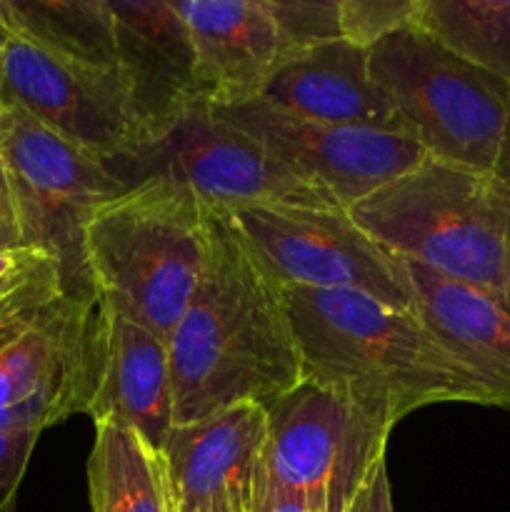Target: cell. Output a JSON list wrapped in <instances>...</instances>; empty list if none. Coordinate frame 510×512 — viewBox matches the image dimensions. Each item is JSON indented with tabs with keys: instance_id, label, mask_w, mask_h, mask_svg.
Instances as JSON below:
<instances>
[{
	"instance_id": "cell-26",
	"label": "cell",
	"mask_w": 510,
	"mask_h": 512,
	"mask_svg": "<svg viewBox=\"0 0 510 512\" xmlns=\"http://www.w3.org/2000/svg\"><path fill=\"white\" fill-rule=\"evenodd\" d=\"M250 512H318L313 510L310 500L300 490L288 488L280 483L278 478L268 473L260 458L258 475H255V490H253V508Z\"/></svg>"
},
{
	"instance_id": "cell-18",
	"label": "cell",
	"mask_w": 510,
	"mask_h": 512,
	"mask_svg": "<svg viewBox=\"0 0 510 512\" xmlns=\"http://www.w3.org/2000/svg\"><path fill=\"white\" fill-rule=\"evenodd\" d=\"M405 270L415 315L478 380L490 408L510 410V310L423 265L405 263Z\"/></svg>"
},
{
	"instance_id": "cell-13",
	"label": "cell",
	"mask_w": 510,
	"mask_h": 512,
	"mask_svg": "<svg viewBox=\"0 0 510 512\" xmlns=\"http://www.w3.org/2000/svg\"><path fill=\"white\" fill-rule=\"evenodd\" d=\"M115 20L118 78L143 133L158 143L203 98L188 28L170 0H108Z\"/></svg>"
},
{
	"instance_id": "cell-30",
	"label": "cell",
	"mask_w": 510,
	"mask_h": 512,
	"mask_svg": "<svg viewBox=\"0 0 510 512\" xmlns=\"http://www.w3.org/2000/svg\"><path fill=\"white\" fill-rule=\"evenodd\" d=\"M0 110H3V40H0Z\"/></svg>"
},
{
	"instance_id": "cell-19",
	"label": "cell",
	"mask_w": 510,
	"mask_h": 512,
	"mask_svg": "<svg viewBox=\"0 0 510 512\" xmlns=\"http://www.w3.org/2000/svg\"><path fill=\"white\" fill-rule=\"evenodd\" d=\"M88 493L93 512H175L163 453L120 425H95Z\"/></svg>"
},
{
	"instance_id": "cell-4",
	"label": "cell",
	"mask_w": 510,
	"mask_h": 512,
	"mask_svg": "<svg viewBox=\"0 0 510 512\" xmlns=\"http://www.w3.org/2000/svg\"><path fill=\"white\" fill-rule=\"evenodd\" d=\"M348 215L385 253L510 310V190L495 173L425 158Z\"/></svg>"
},
{
	"instance_id": "cell-1",
	"label": "cell",
	"mask_w": 510,
	"mask_h": 512,
	"mask_svg": "<svg viewBox=\"0 0 510 512\" xmlns=\"http://www.w3.org/2000/svg\"><path fill=\"white\" fill-rule=\"evenodd\" d=\"M168 348L175 425L265 408L303 380L283 293L213 213L208 265Z\"/></svg>"
},
{
	"instance_id": "cell-17",
	"label": "cell",
	"mask_w": 510,
	"mask_h": 512,
	"mask_svg": "<svg viewBox=\"0 0 510 512\" xmlns=\"http://www.w3.org/2000/svg\"><path fill=\"white\" fill-rule=\"evenodd\" d=\"M260 98L303 120L365 128H400L370 78L368 50L345 38L285 55Z\"/></svg>"
},
{
	"instance_id": "cell-6",
	"label": "cell",
	"mask_w": 510,
	"mask_h": 512,
	"mask_svg": "<svg viewBox=\"0 0 510 512\" xmlns=\"http://www.w3.org/2000/svg\"><path fill=\"white\" fill-rule=\"evenodd\" d=\"M98 350L95 295L43 290L0 310V425L43 433L88 413Z\"/></svg>"
},
{
	"instance_id": "cell-14",
	"label": "cell",
	"mask_w": 510,
	"mask_h": 512,
	"mask_svg": "<svg viewBox=\"0 0 510 512\" xmlns=\"http://www.w3.org/2000/svg\"><path fill=\"white\" fill-rule=\"evenodd\" d=\"M265 448V410L235 405L173 425L163 445L175 512H250Z\"/></svg>"
},
{
	"instance_id": "cell-11",
	"label": "cell",
	"mask_w": 510,
	"mask_h": 512,
	"mask_svg": "<svg viewBox=\"0 0 510 512\" xmlns=\"http://www.w3.org/2000/svg\"><path fill=\"white\" fill-rule=\"evenodd\" d=\"M210 108L220 120L250 135L295 178L325 190L343 210L428 158L403 128L315 123L263 98Z\"/></svg>"
},
{
	"instance_id": "cell-2",
	"label": "cell",
	"mask_w": 510,
	"mask_h": 512,
	"mask_svg": "<svg viewBox=\"0 0 510 512\" xmlns=\"http://www.w3.org/2000/svg\"><path fill=\"white\" fill-rule=\"evenodd\" d=\"M298 343L303 378L343 395L393 430L413 410L438 403L490 408L478 380L438 343L413 310L355 290H280Z\"/></svg>"
},
{
	"instance_id": "cell-22",
	"label": "cell",
	"mask_w": 510,
	"mask_h": 512,
	"mask_svg": "<svg viewBox=\"0 0 510 512\" xmlns=\"http://www.w3.org/2000/svg\"><path fill=\"white\" fill-rule=\"evenodd\" d=\"M285 55L343 38L340 0H268Z\"/></svg>"
},
{
	"instance_id": "cell-7",
	"label": "cell",
	"mask_w": 510,
	"mask_h": 512,
	"mask_svg": "<svg viewBox=\"0 0 510 512\" xmlns=\"http://www.w3.org/2000/svg\"><path fill=\"white\" fill-rule=\"evenodd\" d=\"M210 213L280 290H355L415 313L405 263L363 233L348 210L248 205Z\"/></svg>"
},
{
	"instance_id": "cell-28",
	"label": "cell",
	"mask_w": 510,
	"mask_h": 512,
	"mask_svg": "<svg viewBox=\"0 0 510 512\" xmlns=\"http://www.w3.org/2000/svg\"><path fill=\"white\" fill-rule=\"evenodd\" d=\"M25 248L23 233H20L18 208H15V195L10 188L8 168L0 155V250Z\"/></svg>"
},
{
	"instance_id": "cell-27",
	"label": "cell",
	"mask_w": 510,
	"mask_h": 512,
	"mask_svg": "<svg viewBox=\"0 0 510 512\" xmlns=\"http://www.w3.org/2000/svg\"><path fill=\"white\" fill-rule=\"evenodd\" d=\"M345 512H393V495H390V480L388 470H385V460H380L365 483L360 485L358 493L348 503Z\"/></svg>"
},
{
	"instance_id": "cell-31",
	"label": "cell",
	"mask_w": 510,
	"mask_h": 512,
	"mask_svg": "<svg viewBox=\"0 0 510 512\" xmlns=\"http://www.w3.org/2000/svg\"><path fill=\"white\" fill-rule=\"evenodd\" d=\"M318 512H323V510H318Z\"/></svg>"
},
{
	"instance_id": "cell-23",
	"label": "cell",
	"mask_w": 510,
	"mask_h": 512,
	"mask_svg": "<svg viewBox=\"0 0 510 512\" xmlns=\"http://www.w3.org/2000/svg\"><path fill=\"white\" fill-rule=\"evenodd\" d=\"M420 0H340V30L348 43L370 50L385 35L415 25Z\"/></svg>"
},
{
	"instance_id": "cell-8",
	"label": "cell",
	"mask_w": 510,
	"mask_h": 512,
	"mask_svg": "<svg viewBox=\"0 0 510 512\" xmlns=\"http://www.w3.org/2000/svg\"><path fill=\"white\" fill-rule=\"evenodd\" d=\"M0 155L8 168L25 248L58 263L65 293L93 295L83 230L95 208L130 188L103 160L68 143L25 110H0Z\"/></svg>"
},
{
	"instance_id": "cell-3",
	"label": "cell",
	"mask_w": 510,
	"mask_h": 512,
	"mask_svg": "<svg viewBox=\"0 0 510 512\" xmlns=\"http://www.w3.org/2000/svg\"><path fill=\"white\" fill-rule=\"evenodd\" d=\"M210 253V210L168 173L130 185L90 215L83 260L90 290L108 308L170 345Z\"/></svg>"
},
{
	"instance_id": "cell-29",
	"label": "cell",
	"mask_w": 510,
	"mask_h": 512,
	"mask_svg": "<svg viewBox=\"0 0 510 512\" xmlns=\"http://www.w3.org/2000/svg\"><path fill=\"white\" fill-rule=\"evenodd\" d=\"M493 173H495V178H498L500 183L510 190V125H508V133H505L503 150H500V158H498V163H495Z\"/></svg>"
},
{
	"instance_id": "cell-25",
	"label": "cell",
	"mask_w": 510,
	"mask_h": 512,
	"mask_svg": "<svg viewBox=\"0 0 510 512\" xmlns=\"http://www.w3.org/2000/svg\"><path fill=\"white\" fill-rule=\"evenodd\" d=\"M40 433L0 425V512H13Z\"/></svg>"
},
{
	"instance_id": "cell-9",
	"label": "cell",
	"mask_w": 510,
	"mask_h": 512,
	"mask_svg": "<svg viewBox=\"0 0 510 512\" xmlns=\"http://www.w3.org/2000/svg\"><path fill=\"white\" fill-rule=\"evenodd\" d=\"M263 410V465L305 493L313 510L345 512L370 470L385 460L390 430L313 380L303 378Z\"/></svg>"
},
{
	"instance_id": "cell-24",
	"label": "cell",
	"mask_w": 510,
	"mask_h": 512,
	"mask_svg": "<svg viewBox=\"0 0 510 512\" xmlns=\"http://www.w3.org/2000/svg\"><path fill=\"white\" fill-rule=\"evenodd\" d=\"M43 290H65L60 268L35 248L0 250V310Z\"/></svg>"
},
{
	"instance_id": "cell-5",
	"label": "cell",
	"mask_w": 510,
	"mask_h": 512,
	"mask_svg": "<svg viewBox=\"0 0 510 512\" xmlns=\"http://www.w3.org/2000/svg\"><path fill=\"white\" fill-rule=\"evenodd\" d=\"M370 78L400 128L440 163L493 173L510 125V85L408 25L368 50Z\"/></svg>"
},
{
	"instance_id": "cell-15",
	"label": "cell",
	"mask_w": 510,
	"mask_h": 512,
	"mask_svg": "<svg viewBox=\"0 0 510 512\" xmlns=\"http://www.w3.org/2000/svg\"><path fill=\"white\" fill-rule=\"evenodd\" d=\"M208 105H240L263 95L285 58L268 0H180Z\"/></svg>"
},
{
	"instance_id": "cell-20",
	"label": "cell",
	"mask_w": 510,
	"mask_h": 512,
	"mask_svg": "<svg viewBox=\"0 0 510 512\" xmlns=\"http://www.w3.org/2000/svg\"><path fill=\"white\" fill-rule=\"evenodd\" d=\"M0 8L45 48L118 75L115 20L108 0H0Z\"/></svg>"
},
{
	"instance_id": "cell-21",
	"label": "cell",
	"mask_w": 510,
	"mask_h": 512,
	"mask_svg": "<svg viewBox=\"0 0 510 512\" xmlns=\"http://www.w3.org/2000/svg\"><path fill=\"white\" fill-rule=\"evenodd\" d=\"M415 25L510 85V0H420Z\"/></svg>"
},
{
	"instance_id": "cell-10",
	"label": "cell",
	"mask_w": 510,
	"mask_h": 512,
	"mask_svg": "<svg viewBox=\"0 0 510 512\" xmlns=\"http://www.w3.org/2000/svg\"><path fill=\"white\" fill-rule=\"evenodd\" d=\"M3 108L25 110L68 143L103 160L128 163L143 150V133L115 73L80 65L25 33L0 8Z\"/></svg>"
},
{
	"instance_id": "cell-12",
	"label": "cell",
	"mask_w": 510,
	"mask_h": 512,
	"mask_svg": "<svg viewBox=\"0 0 510 512\" xmlns=\"http://www.w3.org/2000/svg\"><path fill=\"white\" fill-rule=\"evenodd\" d=\"M110 170L125 185L153 173L173 175L183 180L208 210L248 205L340 208L325 190L295 178L250 135L220 120L210 105L195 108L158 143Z\"/></svg>"
},
{
	"instance_id": "cell-16",
	"label": "cell",
	"mask_w": 510,
	"mask_h": 512,
	"mask_svg": "<svg viewBox=\"0 0 510 512\" xmlns=\"http://www.w3.org/2000/svg\"><path fill=\"white\" fill-rule=\"evenodd\" d=\"M85 415L93 425L135 430L158 450L175 425L168 343L103 303L98 378Z\"/></svg>"
}]
</instances>
